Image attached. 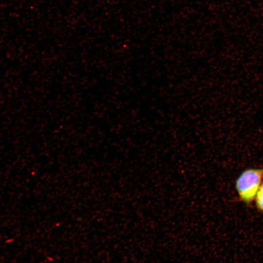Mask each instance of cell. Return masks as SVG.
Returning a JSON list of instances; mask_svg holds the SVG:
<instances>
[{
	"instance_id": "6da1fadb",
	"label": "cell",
	"mask_w": 263,
	"mask_h": 263,
	"mask_svg": "<svg viewBox=\"0 0 263 263\" xmlns=\"http://www.w3.org/2000/svg\"><path fill=\"white\" fill-rule=\"evenodd\" d=\"M263 178V168L248 169L236 181L235 187L241 200L250 204L255 198Z\"/></svg>"
},
{
	"instance_id": "7a4b0ae2",
	"label": "cell",
	"mask_w": 263,
	"mask_h": 263,
	"mask_svg": "<svg viewBox=\"0 0 263 263\" xmlns=\"http://www.w3.org/2000/svg\"><path fill=\"white\" fill-rule=\"evenodd\" d=\"M255 203L257 208L263 212V182L260 185L255 196Z\"/></svg>"
}]
</instances>
